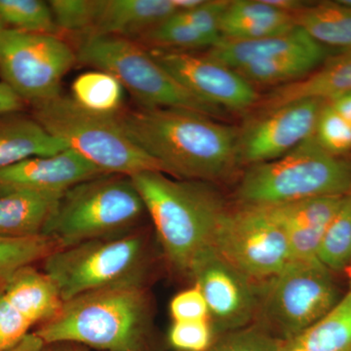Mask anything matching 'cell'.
Masks as SVG:
<instances>
[{"mask_svg":"<svg viewBox=\"0 0 351 351\" xmlns=\"http://www.w3.org/2000/svg\"><path fill=\"white\" fill-rule=\"evenodd\" d=\"M122 130L164 174L186 181H214L239 164V130L184 108H121Z\"/></svg>","mask_w":351,"mask_h":351,"instance_id":"6da1fadb","label":"cell"},{"mask_svg":"<svg viewBox=\"0 0 351 351\" xmlns=\"http://www.w3.org/2000/svg\"><path fill=\"white\" fill-rule=\"evenodd\" d=\"M156 228L164 253L176 269L191 274L214 239L228 210L204 182L171 179L158 171L132 176Z\"/></svg>","mask_w":351,"mask_h":351,"instance_id":"7a4b0ae2","label":"cell"},{"mask_svg":"<svg viewBox=\"0 0 351 351\" xmlns=\"http://www.w3.org/2000/svg\"><path fill=\"white\" fill-rule=\"evenodd\" d=\"M140 277L64 302L39 325L44 343H73L107 351H140L147 322V295Z\"/></svg>","mask_w":351,"mask_h":351,"instance_id":"3957f363","label":"cell"},{"mask_svg":"<svg viewBox=\"0 0 351 351\" xmlns=\"http://www.w3.org/2000/svg\"><path fill=\"white\" fill-rule=\"evenodd\" d=\"M351 191V161L324 151L313 136L285 156L249 166L237 189L242 206H274Z\"/></svg>","mask_w":351,"mask_h":351,"instance_id":"277c9868","label":"cell"},{"mask_svg":"<svg viewBox=\"0 0 351 351\" xmlns=\"http://www.w3.org/2000/svg\"><path fill=\"white\" fill-rule=\"evenodd\" d=\"M32 117L44 130L105 174L132 177L147 171L163 173L122 130L114 115L89 112L61 94L32 104Z\"/></svg>","mask_w":351,"mask_h":351,"instance_id":"5b68a950","label":"cell"},{"mask_svg":"<svg viewBox=\"0 0 351 351\" xmlns=\"http://www.w3.org/2000/svg\"><path fill=\"white\" fill-rule=\"evenodd\" d=\"M145 210L130 177L103 175L80 182L64 193L43 235L66 248L126 232Z\"/></svg>","mask_w":351,"mask_h":351,"instance_id":"8992f818","label":"cell"},{"mask_svg":"<svg viewBox=\"0 0 351 351\" xmlns=\"http://www.w3.org/2000/svg\"><path fill=\"white\" fill-rule=\"evenodd\" d=\"M75 53L80 63L114 76L142 108H184L211 117L223 113L189 93L137 41L83 36Z\"/></svg>","mask_w":351,"mask_h":351,"instance_id":"52a82bcc","label":"cell"},{"mask_svg":"<svg viewBox=\"0 0 351 351\" xmlns=\"http://www.w3.org/2000/svg\"><path fill=\"white\" fill-rule=\"evenodd\" d=\"M144 241L133 232L101 237L61 248L44 262L62 301L138 277Z\"/></svg>","mask_w":351,"mask_h":351,"instance_id":"ba28073f","label":"cell"},{"mask_svg":"<svg viewBox=\"0 0 351 351\" xmlns=\"http://www.w3.org/2000/svg\"><path fill=\"white\" fill-rule=\"evenodd\" d=\"M339 300L331 271L317 258L290 261L269 279L258 308L274 336L288 341L326 315Z\"/></svg>","mask_w":351,"mask_h":351,"instance_id":"9c48e42d","label":"cell"},{"mask_svg":"<svg viewBox=\"0 0 351 351\" xmlns=\"http://www.w3.org/2000/svg\"><path fill=\"white\" fill-rule=\"evenodd\" d=\"M77 62L75 51L53 34L5 29L0 36V76L25 103L61 94L64 75Z\"/></svg>","mask_w":351,"mask_h":351,"instance_id":"30bf717a","label":"cell"},{"mask_svg":"<svg viewBox=\"0 0 351 351\" xmlns=\"http://www.w3.org/2000/svg\"><path fill=\"white\" fill-rule=\"evenodd\" d=\"M214 249L250 280H269L291 261L282 226L267 206L228 211L214 239Z\"/></svg>","mask_w":351,"mask_h":351,"instance_id":"8fae6325","label":"cell"},{"mask_svg":"<svg viewBox=\"0 0 351 351\" xmlns=\"http://www.w3.org/2000/svg\"><path fill=\"white\" fill-rule=\"evenodd\" d=\"M147 50L182 87L207 105L223 112H242L258 101L254 85L207 54L160 48Z\"/></svg>","mask_w":351,"mask_h":351,"instance_id":"7c38bea8","label":"cell"},{"mask_svg":"<svg viewBox=\"0 0 351 351\" xmlns=\"http://www.w3.org/2000/svg\"><path fill=\"white\" fill-rule=\"evenodd\" d=\"M325 101L302 100L263 112L239 131V162L276 160L311 138Z\"/></svg>","mask_w":351,"mask_h":351,"instance_id":"4fadbf2b","label":"cell"},{"mask_svg":"<svg viewBox=\"0 0 351 351\" xmlns=\"http://www.w3.org/2000/svg\"><path fill=\"white\" fill-rule=\"evenodd\" d=\"M189 276L204 295L209 315L219 331L242 329L257 313L260 302L252 280L214 248L203 254Z\"/></svg>","mask_w":351,"mask_h":351,"instance_id":"5bb4252c","label":"cell"},{"mask_svg":"<svg viewBox=\"0 0 351 351\" xmlns=\"http://www.w3.org/2000/svg\"><path fill=\"white\" fill-rule=\"evenodd\" d=\"M105 174L71 149L48 156L25 159L0 170V195L29 191L62 196L76 184Z\"/></svg>","mask_w":351,"mask_h":351,"instance_id":"9a60e30c","label":"cell"},{"mask_svg":"<svg viewBox=\"0 0 351 351\" xmlns=\"http://www.w3.org/2000/svg\"><path fill=\"white\" fill-rule=\"evenodd\" d=\"M343 196H321L267 206L286 233L291 261L317 258L321 240Z\"/></svg>","mask_w":351,"mask_h":351,"instance_id":"2e32d148","label":"cell"},{"mask_svg":"<svg viewBox=\"0 0 351 351\" xmlns=\"http://www.w3.org/2000/svg\"><path fill=\"white\" fill-rule=\"evenodd\" d=\"M206 54L228 68L239 71L251 64L290 55L329 54V51L295 25L291 31L269 38L251 40L221 39Z\"/></svg>","mask_w":351,"mask_h":351,"instance_id":"e0dca14e","label":"cell"},{"mask_svg":"<svg viewBox=\"0 0 351 351\" xmlns=\"http://www.w3.org/2000/svg\"><path fill=\"white\" fill-rule=\"evenodd\" d=\"M175 14L173 0H99L93 27L85 36L136 41Z\"/></svg>","mask_w":351,"mask_h":351,"instance_id":"ac0fdd59","label":"cell"},{"mask_svg":"<svg viewBox=\"0 0 351 351\" xmlns=\"http://www.w3.org/2000/svg\"><path fill=\"white\" fill-rule=\"evenodd\" d=\"M351 92V51L329 57L301 80L277 86L260 104L263 112L302 100L328 101Z\"/></svg>","mask_w":351,"mask_h":351,"instance_id":"d6986e66","label":"cell"},{"mask_svg":"<svg viewBox=\"0 0 351 351\" xmlns=\"http://www.w3.org/2000/svg\"><path fill=\"white\" fill-rule=\"evenodd\" d=\"M68 149L32 117L20 112L0 115V170L36 156H48Z\"/></svg>","mask_w":351,"mask_h":351,"instance_id":"ffe728a7","label":"cell"},{"mask_svg":"<svg viewBox=\"0 0 351 351\" xmlns=\"http://www.w3.org/2000/svg\"><path fill=\"white\" fill-rule=\"evenodd\" d=\"M295 27L294 16L265 0L230 1L221 20V39L251 40L269 38Z\"/></svg>","mask_w":351,"mask_h":351,"instance_id":"44dd1931","label":"cell"},{"mask_svg":"<svg viewBox=\"0 0 351 351\" xmlns=\"http://www.w3.org/2000/svg\"><path fill=\"white\" fill-rule=\"evenodd\" d=\"M62 196L29 191L2 193L0 195V237H32L43 234Z\"/></svg>","mask_w":351,"mask_h":351,"instance_id":"7402d4cb","label":"cell"},{"mask_svg":"<svg viewBox=\"0 0 351 351\" xmlns=\"http://www.w3.org/2000/svg\"><path fill=\"white\" fill-rule=\"evenodd\" d=\"M1 292L22 307L34 325L52 319L64 304L52 279L34 265L18 271Z\"/></svg>","mask_w":351,"mask_h":351,"instance_id":"603a6c76","label":"cell"},{"mask_svg":"<svg viewBox=\"0 0 351 351\" xmlns=\"http://www.w3.org/2000/svg\"><path fill=\"white\" fill-rule=\"evenodd\" d=\"M285 351H351V291L326 315L286 341Z\"/></svg>","mask_w":351,"mask_h":351,"instance_id":"cb8c5ba5","label":"cell"},{"mask_svg":"<svg viewBox=\"0 0 351 351\" xmlns=\"http://www.w3.org/2000/svg\"><path fill=\"white\" fill-rule=\"evenodd\" d=\"M295 24L325 47L351 51V8L336 1L308 4Z\"/></svg>","mask_w":351,"mask_h":351,"instance_id":"d4e9b609","label":"cell"},{"mask_svg":"<svg viewBox=\"0 0 351 351\" xmlns=\"http://www.w3.org/2000/svg\"><path fill=\"white\" fill-rule=\"evenodd\" d=\"M71 97L89 112L114 115L122 108L123 87L114 76L95 69L75 78Z\"/></svg>","mask_w":351,"mask_h":351,"instance_id":"484cf974","label":"cell"},{"mask_svg":"<svg viewBox=\"0 0 351 351\" xmlns=\"http://www.w3.org/2000/svg\"><path fill=\"white\" fill-rule=\"evenodd\" d=\"M59 249L61 247L55 240L43 234L32 237H0V292L21 269L43 262Z\"/></svg>","mask_w":351,"mask_h":351,"instance_id":"4316f807","label":"cell"},{"mask_svg":"<svg viewBox=\"0 0 351 351\" xmlns=\"http://www.w3.org/2000/svg\"><path fill=\"white\" fill-rule=\"evenodd\" d=\"M329 58V54L290 55L272 61L254 64L237 71L250 84H279L311 75Z\"/></svg>","mask_w":351,"mask_h":351,"instance_id":"83f0119b","label":"cell"},{"mask_svg":"<svg viewBox=\"0 0 351 351\" xmlns=\"http://www.w3.org/2000/svg\"><path fill=\"white\" fill-rule=\"evenodd\" d=\"M317 260L330 271L348 269L351 263V191L343 196L341 206L328 225Z\"/></svg>","mask_w":351,"mask_h":351,"instance_id":"f1b7e54d","label":"cell"},{"mask_svg":"<svg viewBox=\"0 0 351 351\" xmlns=\"http://www.w3.org/2000/svg\"><path fill=\"white\" fill-rule=\"evenodd\" d=\"M0 24L34 34L57 36L60 32L49 4L41 0H0Z\"/></svg>","mask_w":351,"mask_h":351,"instance_id":"f546056e","label":"cell"},{"mask_svg":"<svg viewBox=\"0 0 351 351\" xmlns=\"http://www.w3.org/2000/svg\"><path fill=\"white\" fill-rule=\"evenodd\" d=\"M136 41H141L142 45H151L152 48L169 50L189 51L206 47L210 49L213 46L209 39L176 14Z\"/></svg>","mask_w":351,"mask_h":351,"instance_id":"4dcf8cb0","label":"cell"},{"mask_svg":"<svg viewBox=\"0 0 351 351\" xmlns=\"http://www.w3.org/2000/svg\"><path fill=\"white\" fill-rule=\"evenodd\" d=\"M324 151L343 157L351 152V123L325 101L313 135Z\"/></svg>","mask_w":351,"mask_h":351,"instance_id":"1f68e13d","label":"cell"},{"mask_svg":"<svg viewBox=\"0 0 351 351\" xmlns=\"http://www.w3.org/2000/svg\"><path fill=\"white\" fill-rule=\"evenodd\" d=\"M59 31L87 36L98 11L99 0H51L48 1Z\"/></svg>","mask_w":351,"mask_h":351,"instance_id":"d6a6232c","label":"cell"},{"mask_svg":"<svg viewBox=\"0 0 351 351\" xmlns=\"http://www.w3.org/2000/svg\"><path fill=\"white\" fill-rule=\"evenodd\" d=\"M286 341L263 328L245 327L228 332L208 351H285Z\"/></svg>","mask_w":351,"mask_h":351,"instance_id":"836d02e7","label":"cell"},{"mask_svg":"<svg viewBox=\"0 0 351 351\" xmlns=\"http://www.w3.org/2000/svg\"><path fill=\"white\" fill-rule=\"evenodd\" d=\"M213 338V326L208 319L174 322L169 332L171 345L180 351H208Z\"/></svg>","mask_w":351,"mask_h":351,"instance_id":"e575fe53","label":"cell"},{"mask_svg":"<svg viewBox=\"0 0 351 351\" xmlns=\"http://www.w3.org/2000/svg\"><path fill=\"white\" fill-rule=\"evenodd\" d=\"M228 3V0H204L197 8L176 15L195 27L215 46L221 40V20Z\"/></svg>","mask_w":351,"mask_h":351,"instance_id":"d590c367","label":"cell"},{"mask_svg":"<svg viewBox=\"0 0 351 351\" xmlns=\"http://www.w3.org/2000/svg\"><path fill=\"white\" fill-rule=\"evenodd\" d=\"M170 313L174 322L205 320L210 316L206 300L197 285L176 295L170 302Z\"/></svg>","mask_w":351,"mask_h":351,"instance_id":"8d00e7d4","label":"cell"},{"mask_svg":"<svg viewBox=\"0 0 351 351\" xmlns=\"http://www.w3.org/2000/svg\"><path fill=\"white\" fill-rule=\"evenodd\" d=\"M25 101L5 83L0 82V115L22 112Z\"/></svg>","mask_w":351,"mask_h":351,"instance_id":"74e56055","label":"cell"},{"mask_svg":"<svg viewBox=\"0 0 351 351\" xmlns=\"http://www.w3.org/2000/svg\"><path fill=\"white\" fill-rule=\"evenodd\" d=\"M44 341L36 332H29L22 341L4 351H43Z\"/></svg>","mask_w":351,"mask_h":351,"instance_id":"f35d334b","label":"cell"},{"mask_svg":"<svg viewBox=\"0 0 351 351\" xmlns=\"http://www.w3.org/2000/svg\"><path fill=\"white\" fill-rule=\"evenodd\" d=\"M265 1L274 8L293 16L301 12L302 9L308 5L307 2L300 1V0H265Z\"/></svg>","mask_w":351,"mask_h":351,"instance_id":"ab89813d","label":"cell"},{"mask_svg":"<svg viewBox=\"0 0 351 351\" xmlns=\"http://www.w3.org/2000/svg\"><path fill=\"white\" fill-rule=\"evenodd\" d=\"M327 103L339 114H341L343 119L348 120L351 123V92L341 95V96L337 97V98L328 101Z\"/></svg>","mask_w":351,"mask_h":351,"instance_id":"60d3db41","label":"cell"},{"mask_svg":"<svg viewBox=\"0 0 351 351\" xmlns=\"http://www.w3.org/2000/svg\"><path fill=\"white\" fill-rule=\"evenodd\" d=\"M43 351H91L86 346L73 343H54L44 346Z\"/></svg>","mask_w":351,"mask_h":351,"instance_id":"b9f144b4","label":"cell"},{"mask_svg":"<svg viewBox=\"0 0 351 351\" xmlns=\"http://www.w3.org/2000/svg\"><path fill=\"white\" fill-rule=\"evenodd\" d=\"M339 3L343 4V5L350 7L351 8V0H339Z\"/></svg>","mask_w":351,"mask_h":351,"instance_id":"7bdbcfd3","label":"cell"},{"mask_svg":"<svg viewBox=\"0 0 351 351\" xmlns=\"http://www.w3.org/2000/svg\"><path fill=\"white\" fill-rule=\"evenodd\" d=\"M348 270H350V291H351V263H350V267H348Z\"/></svg>","mask_w":351,"mask_h":351,"instance_id":"ee69618b","label":"cell"},{"mask_svg":"<svg viewBox=\"0 0 351 351\" xmlns=\"http://www.w3.org/2000/svg\"><path fill=\"white\" fill-rule=\"evenodd\" d=\"M4 27L0 24V36H1V32L3 31Z\"/></svg>","mask_w":351,"mask_h":351,"instance_id":"f6af8a7d","label":"cell"}]
</instances>
